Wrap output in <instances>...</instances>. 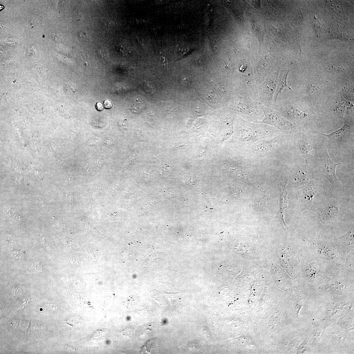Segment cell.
<instances>
[{"instance_id": "30bf717a", "label": "cell", "mask_w": 354, "mask_h": 354, "mask_svg": "<svg viewBox=\"0 0 354 354\" xmlns=\"http://www.w3.org/2000/svg\"><path fill=\"white\" fill-rule=\"evenodd\" d=\"M300 150L304 154H307L309 151V145L305 142H303L300 145Z\"/></svg>"}, {"instance_id": "5b68a950", "label": "cell", "mask_w": 354, "mask_h": 354, "mask_svg": "<svg viewBox=\"0 0 354 354\" xmlns=\"http://www.w3.org/2000/svg\"><path fill=\"white\" fill-rule=\"evenodd\" d=\"M349 121L345 119V123L343 126L336 131H335L329 135H325L321 133L318 132L328 137L330 139L333 140L337 139L340 138L343 135L345 134V132L349 128Z\"/></svg>"}, {"instance_id": "7a4b0ae2", "label": "cell", "mask_w": 354, "mask_h": 354, "mask_svg": "<svg viewBox=\"0 0 354 354\" xmlns=\"http://www.w3.org/2000/svg\"><path fill=\"white\" fill-rule=\"evenodd\" d=\"M258 105L263 110L265 114V117L261 121V123L273 125L282 131L290 130L292 124L284 119L278 112L266 107L261 103H259Z\"/></svg>"}, {"instance_id": "8fae6325", "label": "cell", "mask_w": 354, "mask_h": 354, "mask_svg": "<svg viewBox=\"0 0 354 354\" xmlns=\"http://www.w3.org/2000/svg\"><path fill=\"white\" fill-rule=\"evenodd\" d=\"M24 252L22 250H16L11 253V255L15 258H20L23 256Z\"/></svg>"}, {"instance_id": "ba28073f", "label": "cell", "mask_w": 354, "mask_h": 354, "mask_svg": "<svg viewBox=\"0 0 354 354\" xmlns=\"http://www.w3.org/2000/svg\"><path fill=\"white\" fill-rule=\"evenodd\" d=\"M307 270L308 274L311 276L317 275L319 273V270L317 264L312 263L308 266Z\"/></svg>"}, {"instance_id": "9c48e42d", "label": "cell", "mask_w": 354, "mask_h": 354, "mask_svg": "<svg viewBox=\"0 0 354 354\" xmlns=\"http://www.w3.org/2000/svg\"><path fill=\"white\" fill-rule=\"evenodd\" d=\"M294 175V179L296 181L303 182V180L304 182H305V180H306L307 178L305 173L303 172L300 171L296 172Z\"/></svg>"}, {"instance_id": "7c38bea8", "label": "cell", "mask_w": 354, "mask_h": 354, "mask_svg": "<svg viewBox=\"0 0 354 354\" xmlns=\"http://www.w3.org/2000/svg\"><path fill=\"white\" fill-rule=\"evenodd\" d=\"M98 53L103 58H107V51L104 48H102L98 50Z\"/></svg>"}, {"instance_id": "277c9868", "label": "cell", "mask_w": 354, "mask_h": 354, "mask_svg": "<svg viewBox=\"0 0 354 354\" xmlns=\"http://www.w3.org/2000/svg\"><path fill=\"white\" fill-rule=\"evenodd\" d=\"M338 208L336 205L322 208L318 212L319 218L323 222L329 221L334 218L337 215Z\"/></svg>"}, {"instance_id": "8992f818", "label": "cell", "mask_w": 354, "mask_h": 354, "mask_svg": "<svg viewBox=\"0 0 354 354\" xmlns=\"http://www.w3.org/2000/svg\"><path fill=\"white\" fill-rule=\"evenodd\" d=\"M287 74H286L281 75L279 77L278 80L277 86L276 93V100L278 95L284 88L287 87L289 89H291L287 85Z\"/></svg>"}, {"instance_id": "4fadbf2b", "label": "cell", "mask_w": 354, "mask_h": 354, "mask_svg": "<svg viewBox=\"0 0 354 354\" xmlns=\"http://www.w3.org/2000/svg\"><path fill=\"white\" fill-rule=\"evenodd\" d=\"M5 241L8 244H13L15 242L14 238L12 236H7L5 238Z\"/></svg>"}, {"instance_id": "6da1fadb", "label": "cell", "mask_w": 354, "mask_h": 354, "mask_svg": "<svg viewBox=\"0 0 354 354\" xmlns=\"http://www.w3.org/2000/svg\"><path fill=\"white\" fill-rule=\"evenodd\" d=\"M318 158L325 177L332 183L334 188H339L343 185L338 179L336 174V169L341 163H335L331 160L327 150L322 148L317 153Z\"/></svg>"}, {"instance_id": "2e32d148", "label": "cell", "mask_w": 354, "mask_h": 354, "mask_svg": "<svg viewBox=\"0 0 354 354\" xmlns=\"http://www.w3.org/2000/svg\"><path fill=\"white\" fill-rule=\"evenodd\" d=\"M96 108L98 111H100L103 110L104 106L101 103L98 102L96 105Z\"/></svg>"}, {"instance_id": "5bb4252c", "label": "cell", "mask_w": 354, "mask_h": 354, "mask_svg": "<svg viewBox=\"0 0 354 354\" xmlns=\"http://www.w3.org/2000/svg\"><path fill=\"white\" fill-rule=\"evenodd\" d=\"M31 268L33 270L36 272H38L41 270L40 266L37 263H35L33 264Z\"/></svg>"}, {"instance_id": "3957f363", "label": "cell", "mask_w": 354, "mask_h": 354, "mask_svg": "<svg viewBox=\"0 0 354 354\" xmlns=\"http://www.w3.org/2000/svg\"><path fill=\"white\" fill-rule=\"evenodd\" d=\"M316 188L315 187L309 183L304 188L302 197V211L310 209L313 204V199L315 194Z\"/></svg>"}, {"instance_id": "e0dca14e", "label": "cell", "mask_w": 354, "mask_h": 354, "mask_svg": "<svg viewBox=\"0 0 354 354\" xmlns=\"http://www.w3.org/2000/svg\"><path fill=\"white\" fill-rule=\"evenodd\" d=\"M13 291L15 294H18L21 292L22 289L20 287H17L14 288Z\"/></svg>"}, {"instance_id": "9a60e30c", "label": "cell", "mask_w": 354, "mask_h": 354, "mask_svg": "<svg viewBox=\"0 0 354 354\" xmlns=\"http://www.w3.org/2000/svg\"><path fill=\"white\" fill-rule=\"evenodd\" d=\"M104 105L105 108L106 109H109L111 108L112 106L111 101L109 100H105L104 103Z\"/></svg>"}, {"instance_id": "52a82bcc", "label": "cell", "mask_w": 354, "mask_h": 354, "mask_svg": "<svg viewBox=\"0 0 354 354\" xmlns=\"http://www.w3.org/2000/svg\"><path fill=\"white\" fill-rule=\"evenodd\" d=\"M287 194L286 192H283L282 193L281 196V209L279 217L282 223L284 228L286 227V225L284 222V211L285 208H286L288 204V199L287 198Z\"/></svg>"}]
</instances>
